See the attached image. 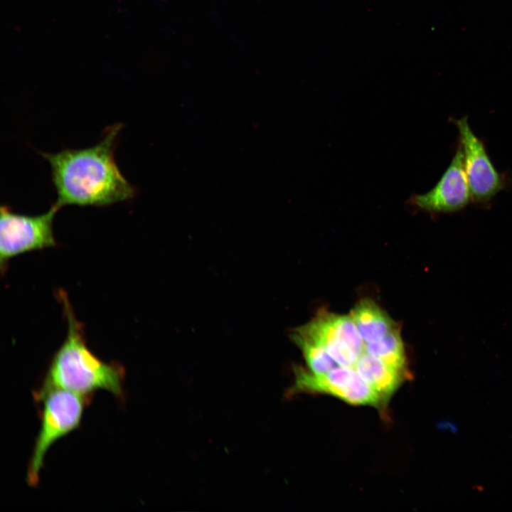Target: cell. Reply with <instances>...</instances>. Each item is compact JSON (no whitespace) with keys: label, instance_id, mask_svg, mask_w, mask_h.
<instances>
[{"label":"cell","instance_id":"6","mask_svg":"<svg viewBox=\"0 0 512 512\" xmlns=\"http://www.w3.org/2000/svg\"><path fill=\"white\" fill-rule=\"evenodd\" d=\"M295 380L289 393H321L335 396L351 405L380 406L378 392L353 367L338 366L324 374H315L302 368H294Z\"/></svg>","mask_w":512,"mask_h":512},{"label":"cell","instance_id":"4","mask_svg":"<svg viewBox=\"0 0 512 512\" xmlns=\"http://www.w3.org/2000/svg\"><path fill=\"white\" fill-rule=\"evenodd\" d=\"M60 209L55 203L45 213L28 215L14 212L1 206L0 211V262L1 269L18 255L43 250L56 245L53 231L55 213Z\"/></svg>","mask_w":512,"mask_h":512},{"label":"cell","instance_id":"5","mask_svg":"<svg viewBox=\"0 0 512 512\" xmlns=\"http://www.w3.org/2000/svg\"><path fill=\"white\" fill-rule=\"evenodd\" d=\"M459 132L464 153V166L471 200L478 205H489L506 187V176L493 164L485 146L469 126L467 116L452 120Z\"/></svg>","mask_w":512,"mask_h":512},{"label":"cell","instance_id":"10","mask_svg":"<svg viewBox=\"0 0 512 512\" xmlns=\"http://www.w3.org/2000/svg\"><path fill=\"white\" fill-rule=\"evenodd\" d=\"M350 315L365 344L380 338L395 329L388 315L368 299L360 301Z\"/></svg>","mask_w":512,"mask_h":512},{"label":"cell","instance_id":"13","mask_svg":"<svg viewBox=\"0 0 512 512\" xmlns=\"http://www.w3.org/2000/svg\"><path fill=\"white\" fill-rule=\"evenodd\" d=\"M328 319L338 338L348 346L358 356L365 351V343L351 315L326 314Z\"/></svg>","mask_w":512,"mask_h":512},{"label":"cell","instance_id":"11","mask_svg":"<svg viewBox=\"0 0 512 512\" xmlns=\"http://www.w3.org/2000/svg\"><path fill=\"white\" fill-rule=\"evenodd\" d=\"M364 352L395 368L408 372L404 344L397 328L380 338L366 343Z\"/></svg>","mask_w":512,"mask_h":512},{"label":"cell","instance_id":"8","mask_svg":"<svg viewBox=\"0 0 512 512\" xmlns=\"http://www.w3.org/2000/svg\"><path fill=\"white\" fill-rule=\"evenodd\" d=\"M354 368L380 395L384 404L400 384L409 378V373L395 368L366 353L358 358Z\"/></svg>","mask_w":512,"mask_h":512},{"label":"cell","instance_id":"9","mask_svg":"<svg viewBox=\"0 0 512 512\" xmlns=\"http://www.w3.org/2000/svg\"><path fill=\"white\" fill-rule=\"evenodd\" d=\"M296 332L322 346L338 366L354 368L359 356L336 335L326 314L297 329Z\"/></svg>","mask_w":512,"mask_h":512},{"label":"cell","instance_id":"1","mask_svg":"<svg viewBox=\"0 0 512 512\" xmlns=\"http://www.w3.org/2000/svg\"><path fill=\"white\" fill-rule=\"evenodd\" d=\"M122 127L119 123L110 126L100 142L90 147L41 154L50 167L58 207H100L135 196V187L123 176L114 159Z\"/></svg>","mask_w":512,"mask_h":512},{"label":"cell","instance_id":"2","mask_svg":"<svg viewBox=\"0 0 512 512\" xmlns=\"http://www.w3.org/2000/svg\"><path fill=\"white\" fill-rule=\"evenodd\" d=\"M58 296L68 321L67 336L53 356L41 388L36 393L63 389L90 396L96 390L122 398L125 372L115 363H105L88 348L82 325L77 320L67 295Z\"/></svg>","mask_w":512,"mask_h":512},{"label":"cell","instance_id":"7","mask_svg":"<svg viewBox=\"0 0 512 512\" xmlns=\"http://www.w3.org/2000/svg\"><path fill=\"white\" fill-rule=\"evenodd\" d=\"M471 201V191L464 171V153L459 142L449 165L436 185L425 193L412 194L408 200L410 205L432 214L457 212Z\"/></svg>","mask_w":512,"mask_h":512},{"label":"cell","instance_id":"12","mask_svg":"<svg viewBox=\"0 0 512 512\" xmlns=\"http://www.w3.org/2000/svg\"><path fill=\"white\" fill-rule=\"evenodd\" d=\"M292 338L301 348L306 365L311 373L324 374L338 366L327 351L318 343L297 332L292 336Z\"/></svg>","mask_w":512,"mask_h":512},{"label":"cell","instance_id":"3","mask_svg":"<svg viewBox=\"0 0 512 512\" xmlns=\"http://www.w3.org/2000/svg\"><path fill=\"white\" fill-rule=\"evenodd\" d=\"M35 400L42 402L41 427L30 458L26 481L36 486L43 466L45 455L51 445L77 428L81 422L90 396L63 389L34 393Z\"/></svg>","mask_w":512,"mask_h":512}]
</instances>
